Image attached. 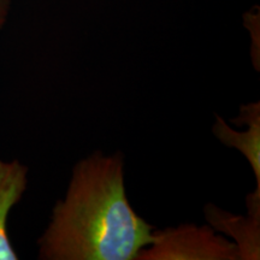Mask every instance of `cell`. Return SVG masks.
<instances>
[{
    "mask_svg": "<svg viewBox=\"0 0 260 260\" xmlns=\"http://www.w3.org/2000/svg\"><path fill=\"white\" fill-rule=\"evenodd\" d=\"M237 125L247 124L248 130L243 133L235 132L226 125L222 117L216 116L213 133L228 147L239 149L249 161L256 180V189L249 194L255 199H260V103H251L242 105L239 118L234 119Z\"/></svg>",
    "mask_w": 260,
    "mask_h": 260,
    "instance_id": "3957f363",
    "label": "cell"
},
{
    "mask_svg": "<svg viewBox=\"0 0 260 260\" xmlns=\"http://www.w3.org/2000/svg\"><path fill=\"white\" fill-rule=\"evenodd\" d=\"M141 260H235L240 259L236 243L218 236L210 226L181 225L157 232L149 248L142 249Z\"/></svg>",
    "mask_w": 260,
    "mask_h": 260,
    "instance_id": "7a4b0ae2",
    "label": "cell"
},
{
    "mask_svg": "<svg viewBox=\"0 0 260 260\" xmlns=\"http://www.w3.org/2000/svg\"><path fill=\"white\" fill-rule=\"evenodd\" d=\"M10 11V0H0V30L4 27Z\"/></svg>",
    "mask_w": 260,
    "mask_h": 260,
    "instance_id": "8992f818",
    "label": "cell"
},
{
    "mask_svg": "<svg viewBox=\"0 0 260 260\" xmlns=\"http://www.w3.org/2000/svg\"><path fill=\"white\" fill-rule=\"evenodd\" d=\"M154 241V228L126 199L122 154L95 152L73 171L64 200L39 239L44 260H134Z\"/></svg>",
    "mask_w": 260,
    "mask_h": 260,
    "instance_id": "6da1fadb",
    "label": "cell"
},
{
    "mask_svg": "<svg viewBox=\"0 0 260 260\" xmlns=\"http://www.w3.org/2000/svg\"><path fill=\"white\" fill-rule=\"evenodd\" d=\"M205 213L206 219L214 229L220 230L236 240L240 259L258 260L260 258V216H233L212 205H206Z\"/></svg>",
    "mask_w": 260,
    "mask_h": 260,
    "instance_id": "5b68a950",
    "label": "cell"
},
{
    "mask_svg": "<svg viewBox=\"0 0 260 260\" xmlns=\"http://www.w3.org/2000/svg\"><path fill=\"white\" fill-rule=\"evenodd\" d=\"M28 184V168L17 159H0V260H17L8 233L11 210L23 197Z\"/></svg>",
    "mask_w": 260,
    "mask_h": 260,
    "instance_id": "277c9868",
    "label": "cell"
}]
</instances>
